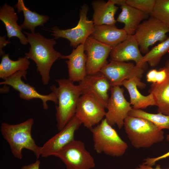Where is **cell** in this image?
Returning a JSON list of instances; mask_svg holds the SVG:
<instances>
[{"label":"cell","instance_id":"cell-4","mask_svg":"<svg viewBox=\"0 0 169 169\" xmlns=\"http://www.w3.org/2000/svg\"><path fill=\"white\" fill-rule=\"evenodd\" d=\"M123 126L131 144L136 148L149 147L164 138L162 130L142 118L128 115Z\"/></svg>","mask_w":169,"mask_h":169},{"label":"cell","instance_id":"cell-31","mask_svg":"<svg viewBox=\"0 0 169 169\" xmlns=\"http://www.w3.org/2000/svg\"><path fill=\"white\" fill-rule=\"evenodd\" d=\"M168 74L169 73L164 67L157 70L156 77V83L160 84L164 82Z\"/></svg>","mask_w":169,"mask_h":169},{"label":"cell","instance_id":"cell-6","mask_svg":"<svg viewBox=\"0 0 169 169\" xmlns=\"http://www.w3.org/2000/svg\"><path fill=\"white\" fill-rule=\"evenodd\" d=\"M89 7L86 4L81 7L79 20L74 27L66 29H61L56 26L53 27L50 31L55 39L63 38L70 41V46L76 48L79 45L84 44L87 38L94 30L95 25L93 20L87 17Z\"/></svg>","mask_w":169,"mask_h":169},{"label":"cell","instance_id":"cell-33","mask_svg":"<svg viewBox=\"0 0 169 169\" xmlns=\"http://www.w3.org/2000/svg\"><path fill=\"white\" fill-rule=\"evenodd\" d=\"M11 43V42L8 40L6 39V36L4 35L0 37V55L2 56L5 53L3 50V48L7 44Z\"/></svg>","mask_w":169,"mask_h":169},{"label":"cell","instance_id":"cell-35","mask_svg":"<svg viewBox=\"0 0 169 169\" xmlns=\"http://www.w3.org/2000/svg\"><path fill=\"white\" fill-rule=\"evenodd\" d=\"M135 169H162L161 168L160 165H157L155 168H152V166H148L142 164L139 165L138 167L136 168Z\"/></svg>","mask_w":169,"mask_h":169},{"label":"cell","instance_id":"cell-15","mask_svg":"<svg viewBox=\"0 0 169 169\" xmlns=\"http://www.w3.org/2000/svg\"><path fill=\"white\" fill-rule=\"evenodd\" d=\"M78 85L82 95L92 97L106 108L109 98L108 91L112 87L109 80L100 72L87 75Z\"/></svg>","mask_w":169,"mask_h":169},{"label":"cell","instance_id":"cell-29","mask_svg":"<svg viewBox=\"0 0 169 169\" xmlns=\"http://www.w3.org/2000/svg\"><path fill=\"white\" fill-rule=\"evenodd\" d=\"M156 0H126V4L150 15L153 11Z\"/></svg>","mask_w":169,"mask_h":169},{"label":"cell","instance_id":"cell-24","mask_svg":"<svg viewBox=\"0 0 169 169\" xmlns=\"http://www.w3.org/2000/svg\"><path fill=\"white\" fill-rule=\"evenodd\" d=\"M149 92L153 96L158 112L169 115V73L163 82L152 83Z\"/></svg>","mask_w":169,"mask_h":169},{"label":"cell","instance_id":"cell-34","mask_svg":"<svg viewBox=\"0 0 169 169\" xmlns=\"http://www.w3.org/2000/svg\"><path fill=\"white\" fill-rule=\"evenodd\" d=\"M40 162L39 160H37L34 162L30 164L24 165L21 169H39Z\"/></svg>","mask_w":169,"mask_h":169},{"label":"cell","instance_id":"cell-9","mask_svg":"<svg viewBox=\"0 0 169 169\" xmlns=\"http://www.w3.org/2000/svg\"><path fill=\"white\" fill-rule=\"evenodd\" d=\"M110 90L111 95L107 104L106 108L108 111L105 119L110 125H116L120 129L124 126V120L132 108L124 96L123 88L120 86H115Z\"/></svg>","mask_w":169,"mask_h":169},{"label":"cell","instance_id":"cell-17","mask_svg":"<svg viewBox=\"0 0 169 169\" xmlns=\"http://www.w3.org/2000/svg\"><path fill=\"white\" fill-rule=\"evenodd\" d=\"M84 44L78 45L67 55H62L60 59L65 61L68 69L69 79L73 82H80L87 75L86 70L87 55L84 53Z\"/></svg>","mask_w":169,"mask_h":169},{"label":"cell","instance_id":"cell-11","mask_svg":"<svg viewBox=\"0 0 169 169\" xmlns=\"http://www.w3.org/2000/svg\"><path fill=\"white\" fill-rule=\"evenodd\" d=\"M27 71H20L0 82L1 85H8L19 92L21 99L30 100L33 99H39L43 102V108L47 110L48 108L47 102L52 101L57 105L58 100L56 95L51 92L47 95H43L38 93L34 87L25 83L22 79L23 77L26 79Z\"/></svg>","mask_w":169,"mask_h":169},{"label":"cell","instance_id":"cell-2","mask_svg":"<svg viewBox=\"0 0 169 169\" xmlns=\"http://www.w3.org/2000/svg\"><path fill=\"white\" fill-rule=\"evenodd\" d=\"M33 124L34 120L31 118L15 125L5 122L1 123V133L8 143L11 152L16 158L22 159V151L24 148L32 151L37 159L40 156L41 147L37 145L32 136Z\"/></svg>","mask_w":169,"mask_h":169},{"label":"cell","instance_id":"cell-23","mask_svg":"<svg viewBox=\"0 0 169 169\" xmlns=\"http://www.w3.org/2000/svg\"><path fill=\"white\" fill-rule=\"evenodd\" d=\"M18 13L22 12L24 17L23 23L20 25L22 29H28L31 33H35V27L43 26L49 20V17L46 15H41L35 11H32L27 7L23 0H18L14 6Z\"/></svg>","mask_w":169,"mask_h":169},{"label":"cell","instance_id":"cell-5","mask_svg":"<svg viewBox=\"0 0 169 169\" xmlns=\"http://www.w3.org/2000/svg\"><path fill=\"white\" fill-rule=\"evenodd\" d=\"M92 134L95 150L113 157L123 156L128 148L127 144L120 136L116 130L105 119L90 129Z\"/></svg>","mask_w":169,"mask_h":169},{"label":"cell","instance_id":"cell-37","mask_svg":"<svg viewBox=\"0 0 169 169\" xmlns=\"http://www.w3.org/2000/svg\"><path fill=\"white\" fill-rule=\"evenodd\" d=\"M9 87L6 86L2 88H0V92L2 93H4L8 92L9 91Z\"/></svg>","mask_w":169,"mask_h":169},{"label":"cell","instance_id":"cell-12","mask_svg":"<svg viewBox=\"0 0 169 169\" xmlns=\"http://www.w3.org/2000/svg\"><path fill=\"white\" fill-rule=\"evenodd\" d=\"M105 108L92 97L82 95L78 102L75 115L85 127L90 129L103 120L106 112Z\"/></svg>","mask_w":169,"mask_h":169},{"label":"cell","instance_id":"cell-25","mask_svg":"<svg viewBox=\"0 0 169 169\" xmlns=\"http://www.w3.org/2000/svg\"><path fill=\"white\" fill-rule=\"evenodd\" d=\"M30 64L29 59L25 56L13 61L8 54H5L2 56L0 64V78L4 80L18 71H27Z\"/></svg>","mask_w":169,"mask_h":169},{"label":"cell","instance_id":"cell-28","mask_svg":"<svg viewBox=\"0 0 169 169\" xmlns=\"http://www.w3.org/2000/svg\"><path fill=\"white\" fill-rule=\"evenodd\" d=\"M150 15L169 28V0H156L153 11Z\"/></svg>","mask_w":169,"mask_h":169},{"label":"cell","instance_id":"cell-14","mask_svg":"<svg viewBox=\"0 0 169 169\" xmlns=\"http://www.w3.org/2000/svg\"><path fill=\"white\" fill-rule=\"evenodd\" d=\"M84 45L87 53L86 70L87 75L97 73L108 64L107 59L112 47L103 44L89 36Z\"/></svg>","mask_w":169,"mask_h":169},{"label":"cell","instance_id":"cell-32","mask_svg":"<svg viewBox=\"0 0 169 169\" xmlns=\"http://www.w3.org/2000/svg\"><path fill=\"white\" fill-rule=\"evenodd\" d=\"M157 70L153 69L150 70L146 74V80L147 82L152 83H156V77Z\"/></svg>","mask_w":169,"mask_h":169},{"label":"cell","instance_id":"cell-16","mask_svg":"<svg viewBox=\"0 0 169 169\" xmlns=\"http://www.w3.org/2000/svg\"><path fill=\"white\" fill-rule=\"evenodd\" d=\"M110 61L125 62L133 61L136 65L145 69L139 45L133 35H128L124 41L112 48L110 54Z\"/></svg>","mask_w":169,"mask_h":169},{"label":"cell","instance_id":"cell-20","mask_svg":"<svg viewBox=\"0 0 169 169\" xmlns=\"http://www.w3.org/2000/svg\"><path fill=\"white\" fill-rule=\"evenodd\" d=\"M123 85L128 90L130 97V103L134 109H144L152 105H155L153 96L151 94L146 96L141 94L137 87L144 88L146 84L142 82L141 79L134 78L125 80L122 83Z\"/></svg>","mask_w":169,"mask_h":169},{"label":"cell","instance_id":"cell-19","mask_svg":"<svg viewBox=\"0 0 169 169\" xmlns=\"http://www.w3.org/2000/svg\"><path fill=\"white\" fill-rule=\"evenodd\" d=\"M18 17L12 6L5 3L0 8V20L4 23L7 32V36L10 38L17 37L23 45L28 44L27 37L22 32V29L17 21Z\"/></svg>","mask_w":169,"mask_h":169},{"label":"cell","instance_id":"cell-30","mask_svg":"<svg viewBox=\"0 0 169 169\" xmlns=\"http://www.w3.org/2000/svg\"><path fill=\"white\" fill-rule=\"evenodd\" d=\"M166 139L167 141H169V134L167 135ZM168 157H169V151L158 157L153 158L147 157L144 160L145 162L142 164L152 166L155 165V163L158 161Z\"/></svg>","mask_w":169,"mask_h":169},{"label":"cell","instance_id":"cell-22","mask_svg":"<svg viewBox=\"0 0 169 169\" xmlns=\"http://www.w3.org/2000/svg\"><path fill=\"white\" fill-rule=\"evenodd\" d=\"M121 12L116 21L124 24L123 28L128 35H133L141 22L147 19L149 15L126 4L121 6Z\"/></svg>","mask_w":169,"mask_h":169},{"label":"cell","instance_id":"cell-13","mask_svg":"<svg viewBox=\"0 0 169 169\" xmlns=\"http://www.w3.org/2000/svg\"><path fill=\"white\" fill-rule=\"evenodd\" d=\"M81 124L75 115L59 133L41 147L40 156L44 158L54 156L61 149L74 140L75 132Z\"/></svg>","mask_w":169,"mask_h":169},{"label":"cell","instance_id":"cell-38","mask_svg":"<svg viewBox=\"0 0 169 169\" xmlns=\"http://www.w3.org/2000/svg\"><path fill=\"white\" fill-rule=\"evenodd\" d=\"M164 67L166 69L169 73V59L166 61Z\"/></svg>","mask_w":169,"mask_h":169},{"label":"cell","instance_id":"cell-10","mask_svg":"<svg viewBox=\"0 0 169 169\" xmlns=\"http://www.w3.org/2000/svg\"><path fill=\"white\" fill-rule=\"evenodd\" d=\"M145 69L131 62L110 61L100 72L109 80L112 87L122 85L123 81L142 77Z\"/></svg>","mask_w":169,"mask_h":169},{"label":"cell","instance_id":"cell-36","mask_svg":"<svg viewBox=\"0 0 169 169\" xmlns=\"http://www.w3.org/2000/svg\"><path fill=\"white\" fill-rule=\"evenodd\" d=\"M115 5H117L120 6L126 4V0H112Z\"/></svg>","mask_w":169,"mask_h":169},{"label":"cell","instance_id":"cell-3","mask_svg":"<svg viewBox=\"0 0 169 169\" xmlns=\"http://www.w3.org/2000/svg\"><path fill=\"white\" fill-rule=\"evenodd\" d=\"M58 87L50 86L52 92L56 95L58 103L56 106L55 114L57 128L61 130L75 115L79 99L81 94L79 85H75L69 79H56Z\"/></svg>","mask_w":169,"mask_h":169},{"label":"cell","instance_id":"cell-8","mask_svg":"<svg viewBox=\"0 0 169 169\" xmlns=\"http://www.w3.org/2000/svg\"><path fill=\"white\" fill-rule=\"evenodd\" d=\"M59 158L67 169H90L95 166L94 159L86 149L84 143L75 139L54 156Z\"/></svg>","mask_w":169,"mask_h":169},{"label":"cell","instance_id":"cell-21","mask_svg":"<svg viewBox=\"0 0 169 169\" xmlns=\"http://www.w3.org/2000/svg\"><path fill=\"white\" fill-rule=\"evenodd\" d=\"M91 4L94 10L93 21L95 26L115 25L117 21L114 17L118 7L112 0L107 2L102 0H95Z\"/></svg>","mask_w":169,"mask_h":169},{"label":"cell","instance_id":"cell-18","mask_svg":"<svg viewBox=\"0 0 169 169\" xmlns=\"http://www.w3.org/2000/svg\"><path fill=\"white\" fill-rule=\"evenodd\" d=\"M128 36L123 28H118L115 25H95L94 30L90 36L113 48L125 40Z\"/></svg>","mask_w":169,"mask_h":169},{"label":"cell","instance_id":"cell-7","mask_svg":"<svg viewBox=\"0 0 169 169\" xmlns=\"http://www.w3.org/2000/svg\"><path fill=\"white\" fill-rule=\"evenodd\" d=\"M168 33V28L156 18L150 16L140 24L133 36L140 51L146 54L150 46L158 41L166 40Z\"/></svg>","mask_w":169,"mask_h":169},{"label":"cell","instance_id":"cell-1","mask_svg":"<svg viewBox=\"0 0 169 169\" xmlns=\"http://www.w3.org/2000/svg\"><path fill=\"white\" fill-rule=\"evenodd\" d=\"M23 33L26 35L30 45L28 52L25 53V57L35 62L43 84L47 85L50 79L51 68L54 63L62 55L54 48L56 42L54 38H46L38 32Z\"/></svg>","mask_w":169,"mask_h":169},{"label":"cell","instance_id":"cell-26","mask_svg":"<svg viewBox=\"0 0 169 169\" xmlns=\"http://www.w3.org/2000/svg\"><path fill=\"white\" fill-rule=\"evenodd\" d=\"M128 115L146 119L161 130L164 129L169 130V115H166L160 113H150L141 109L132 108L129 112Z\"/></svg>","mask_w":169,"mask_h":169},{"label":"cell","instance_id":"cell-27","mask_svg":"<svg viewBox=\"0 0 169 169\" xmlns=\"http://www.w3.org/2000/svg\"><path fill=\"white\" fill-rule=\"evenodd\" d=\"M169 51V37L165 41L160 42L143 56V61L148 63L151 67L156 66L161 58Z\"/></svg>","mask_w":169,"mask_h":169}]
</instances>
